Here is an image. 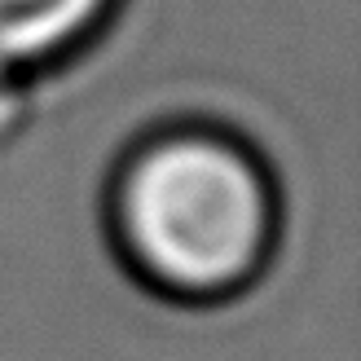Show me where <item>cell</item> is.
<instances>
[{"label": "cell", "instance_id": "6da1fadb", "mask_svg": "<svg viewBox=\"0 0 361 361\" xmlns=\"http://www.w3.org/2000/svg\"><path fill=\"white\" fill-rule=\"evenodd\" d=\"M274 185L243 141L212 128L146 137L111 180V233L128 269L164 295L221 300L260 274Z\"/></svg>", "mask_w": 361, "mask_h": 361}, {"label": "cell", "instance_id": "7a4b0ae2", "mask_svg": "<svg viewBox=\"0 0 361 361\" xmlns=\"http://www.w3.org/2000/svg\"><path fill=\"white\" fill-rule=\"evenodd\" d=\"M115 0H0V84H31L106 27Z\"/></svg>", "mask_w": 361, "mask_h": 361}]
</instances>
